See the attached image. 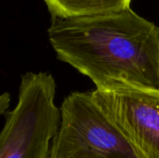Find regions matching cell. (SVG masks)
<instances>
[{
  "instance_id": "6da1fadb",
  "label": "cell",
  "mask_w": 159,
  "mask_h": 158,
  "mask_svg": "<svg viewBox=\"0 0 159 158\" xmlns=\"http://www.w3.org/2000/svg\"><path fill=\"white\" fill-rule=\"evenodd\" d=\"M48 34L58 59L90 78L96 89L159 92V27L130 7L51 17Z\"/></svg>"
},
{
  "instance_id": "7a4b0ae2",
  "label": "cell",
  "mask_w": 159,
  "mask_h": 158,
  "mask_svg": "<svg viewBox=\"0 0 159 158\" xmlns=\"http://www.w3.org/2000/svg\"><path fill=\"white\" fill-rule=\"evenodd\" d=\"M55 93L52 74L30 72L21 75L17 105L5 115L0 158H48L61 123Z\"/></svg>"
},
{
  "instance_id": "3957f363",
  "label": "cell",
  "mask_w": 159,
  "mask_h": 158,
  "mask_svg": "<svg viewBox=\"0 0 159 158\" xmlns=\"http://www.w3.org/2000/svg\"><path fill=\"white\" fill-rule=\"evenodd\" d=\"M60 108L61 123L48 158H138L92 91L72 92Z\"/></svg>"
},
{
  "instance_id": "277c9868",
  "label": "cell",
  "mask_w": 159,
  "mask_h": 158,
  "mask_svg": "<svg viewBox=\"0 0 159 158\" xmlns=\"http://www.w3.org/2000/svg\"><path fill=\"white\" fill-rule=\"evenodd\" d=\"M92 95L129 140L138 158H159V92L95 88Z\"/></svg>"
},
{
  "instance_id": "5b68a950",
  "label": "cell",
  "mask_w": 159,
  "mask_h": 158,
  "mask_svg": "<svg viewBox=\"0 0 159 158\" xmlns=\"http://www.w3.org/2000/svg\"><path fill=\"white\" fill-rule=\"evenodd\" d=\"M51 17L71 18L123 11L131 0H43Z\"/></svg>"
},
{
  "instance_id": "8992f818",
  "label": "cell",
  "mask_w": 159,
  "mask_h": 158,
  "mask_svg": "<svg viewBox=\"0 0 159 158\" xmlns=\"http://www.w3.org/2000/svg\"><path fill=\"white\" fill-rule=\"evenodd\" d=\"M9 101H10V96L7 92H5L1 95L0 97V113L2 115H6V113L7 112V107L9 104Z\"/></svg>"
}]
</instances>
